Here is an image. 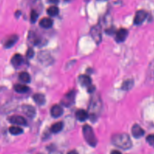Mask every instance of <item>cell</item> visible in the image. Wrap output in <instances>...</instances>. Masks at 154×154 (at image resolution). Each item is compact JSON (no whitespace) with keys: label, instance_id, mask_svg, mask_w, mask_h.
Segmentation results:
<instances>
[{"label":"cell","instance_id":"11","mask_svg":"<svg viewBox=\"0 0 154 154\" xmlns=\"http://www.w3.org/2000/svg\"><path fill=\"white\" fill-rule=\"evenodd\" d=\"M18 36L16 35H13L7 38L4 43V47L5 48H10L12 47L18 40Z\"/></svg>","mask_w":154,"mask_h":154},{"label":"cell","instance_id":"10","mask_svg":"<svg viewBox=\"0 0 154 154\" xmlns=\"http://www.w3.org/2000/svg\"><path fill=\"white\" fill-rule=\"evenodd\" d=\"M79 81L82 86L89 87L91 85V79L90 77L87 75H81L79 77Z\"/></svg>","mask_w":154,"mask_h":154},{"label":"cell","instance_id":"27","mask_svg":"<svg viewBox=\"0 0 154 154\" xmlns=\"http://www.w3.org/2000/svg\"><path fill=\"white\" fill-rule=\"evenodd\" d=\"M67 154H78V152L76 150H70V152H69L67 153Z\"/></svg>","mask_w":154,"mask_h":154},{"label":"cell","instance_id":"17","mask_svg":"<svg viewBox=\"0 0 154 154\" xmlns=\"http://www.w3.org/2000/svg\"><path fill=\"white\" fill-rule=\"evenodd\" d=\"M63 127V124L61 122H58L54 123L51 127V131L53 133H58L61 131Z\"/></svg>","mask_w":154,"mask_h":154},{"label":"cell","instance_id":"20","mask_svg":"<svg viewBox=\"0 0 154 154\" xmlns=\"http://www.w3.org/2000/svg\"><path fill=\"white\" fill-rule=\"evenodd\" d=\"M134 85V81L132 79H127L123 82L122 85V88L124 90H128L131 89Z\"/></svg>","mask_w":154,"mask_h":154},{"label":"cell","instance_id":"19","mask_svg":"<svg viewBox=\"0 0 154 154\" xmlns=\"http://www.w3.org/2000/svg\"><path fill=\"white\" fill-rule=\"evenodd\" d=\"M59 13V9L56 6H51L47 9V13L50 16H55Z\"/></svg>","mask_w":154,"mask_h":154},{"label":"cell","instance_id":"2","mask_svg":"<svg viewBox=\"0 0 154 154\" xmlns=\"http://www.w3.org/2000/svg\"><path fill=\"white\" fill-rule=\"evenodd\" d=\"M84 137L87 143L91 146H95L97 144V139L92 128L88 125H85L82 128Z\"/></svg>","mask_w":154,"mask_h":154},{"label":"cell","instance_id":"28","mask_svg":"<svg viewBox=\"0 0 154 154\" xmlns=\"http://www.w3.org/2000/svg\"><path fill=\"white\" fill-rule=\"evenodd\" d=\"M50 1L51 2H54V3H57L58 2V0H50Z\"/></svg>","mask_w":154,"mask_h":154},{"label":"cell","instance_id":"21","mask_svg":"<svg viewBox=\"0 0 154 154\" xmlns=\"http://www.w3.org/2000/svg\"><path fill=\"white\" fill-rule=\"evenodd\" d=\"M9 132L13 135H19L23 132V130L17 126H12L9 128Z\"/></svg>","mask_w":154,"mask_h":154},{"label":"cell","instance_id":"5","mask_svg":"<svg viewBox=\"0 0 154 154\" xmlns=\"http://www.w3.org/2000/svg\"><path fill=\"white\" fill-rule=\"evenodd\" d=\"M9 122L13 124L17 125H25L26 124V122L24 117L17 115H14L10 117Z\"/></svg>","mask_w":154,"mask_h":154},{"label":"cell","instance_id":"22","mask_svg":"<svg viewBox=\"0 0 154 154\" xmlns=\"http://www.w3.org/2000/svg\"><path fill=\"white\" fill-rule=\"evenodd\" d=\"M23 111L28 116H33L34 115V109L31 106L23 107Z\"/></svg>","mask_w":154,"mask_h":154},{"label":"cell","instance_id":"1","mask_svg":"<svg viewBox=\"0 0 154 154\" xmlns=\"http://www.w3.org/2000/svg\"><path fill=\"white\" fill-rule=\"evenodd\" d=\"M111 140L115 146L123 149H128L132 146L131 138L126 134H115L112 137Z\"/></svg>","mask_w":154,"mask_h":154},{"label":"cell","instance_id":"18","mask_svg":"<svg viewBox=\"0 0 154 154\" xmlns=\"http://www.w3.org/2000/svg\"><path fill=\"white\" fill-rule=\"evenodd\" d=\"M19 78L22 82L25 83H28L30 82L31 77L28 73L26 72H22L19 74Z\"/></svg>","mask_w":154,"mask_h":154},{"label":"cell","instance_id":"16","mask_svg":"<svg viewBox=\"0 0 154 154\" xmlns=\"http://www.w3.org/2000/svg\"><path fill=\"white\" fill-rule=\"evenodd\" d=\"M33 99L38 105H43L45 102V97L41 93H36L33 96Z\"/></svg>","mask_w":154,"mask_h":154},{"label":"cell","instance_id":"7","mask_svg":"<svg viewBox=\"0 0 154 154\" xmlns=\"http://www.w3.org/2000/svg\"><path fill=\"white\" fill-rule=\"evenodd\" d=\"M128 31L125 28H120L119 29L117 32L116 35V40L118 42H123L128 36Z\"/></svg>","mask_w":154,"mask_h":154},{"label":"cell","instance_id":"25","mask_svg":"<svg viewBox=\"0 0 154 154\" xmlns=\"http://www.w3.org/2000/svg\"><path fill=\"white\" fill-rule=\"evenodd\" d=\"M34 54V51L32 50V48H29L26 52V57L29 58H31L33 57Z\"/></svg>","mask_w":154,"mask_h":154},{"label":"cell","instance_id":"26","mask_svg":"<svg viewBox=\"0 0 154 154\" xmlns=\"http://www.w3.org/2000/svg\"><path fill=\"white\" fill-rule=\"evenodd\" d=\"M111 154H122V153H121V152H119V150H112V151H111Z\"/></svg>","mask_w":154,"mask_h":154},{"label":"cell","instance_id":"29","mask_svg":"<svg viewBox=\"0 0 154 154\" xmlns=\"http://www.w3.org/2000/svg\"><path fill=\"white\" fill-rule=\"evenodd\" d=\"M98 1H107V0H98Z\"/></svg>","mask_w":154,"mask_h":154},{"label":"cell","instance_id":"9","mask_svg":"<svg viewBox=\"0 0 154 154\" xmlns=\"http://www.w3.org/2000/svg\"><path fill=\"white\" fill-rule=\"evenodd\" d=\"M63 113V109L60 105H54L51 109V116L54 117H60Z\"/></svg>","mask_w":154,"mask_h":154},{"label":"cell","instance_id":"3","mask_svg":"<svg viewBox=\"0 0 154 154\" xmlns=\"http://www.w3.org/2000/svg\"><path fill=\"white\" fill-rule=\"evenodd\" d=\"M91 35L96 42V43H99L101 40V29L99 25L94 26L91 29Z\"/></svg>","mask_w":154,"mask_h":154},{"label":"cell","instance_id":"24","mask_svg":"<svg viewBox=\"0 0 154 154\" xmlns=\"http://www.w3.org/2000/svg\"><path fill=\"white\" fill-rule=\"evenodd\" d=\"M146 141L150 146L154 147V134L149 135L146 138Z\"/></svg>","mask_w":154,"mask_h":154},{"label":"cell","instance_id":"15","mask_svg":"<svg viewBox=\"0 0 154 154\" xmlns=\"http://www.w3.org/2000/svg\"><path fill=\"white\" fill-rule=\"evenodd\" d=\"M14 90L19 93H25L29 90V87L24 84H17L14 86Z\"/></svg>","mask_w":154,"mask_h":154},{"label":"cell","instance_id":"14","mask_svg":"<svg viewBox=\"0 0 154 154\" xmlns=\"http://www.w3.org/2000/svg\"><path fill=\"white\" fill-rule=\"evenodd\" d=\"M23 57L20 54H16L11 58V62L13 65L15 66H19L23 63Z\"/></svg>","mask_w":154,"mask_h":154},{"label":"cell","instance_id":"23","mask_svg":"<svg viewBox=\"0 0 154 154\" xmlns=\"http://www.w3.org/2000/svg\"><path fill=\"white\" fill-rule=\"evenodd\" d=\"M38 17V13L35 10H32L30 14V19L32 22H35Z\"/></svg>","mask_w":154,"mask_h":154},{"label":"cell","instance_id":"4","mask_svg":"<svg viewBox=\"0 0 154 154\" xmlns=\"http://www.w3.org/2000/svg\"><path fill=\"white\" fill-rule=\"evenodd\" d=\"M147 17V13L144 10H138L137 11L134 17V23L136 25H140L142 23Z\"/></svg>","mask_w":154,"mask_h":154},{"label":"cell","instance_id":"8","mask_svg":"<svg viewBox=\"0 0 154 154\" xmlns=\"http://www.w3.org/2000/svg\"><path fill=\"white\" fill-rule=\"evenodd\" d=\"M132 134L135 138H138L144 135V131L140 125H134L132 128Z\"/></svg>","mask_w":154,"mask_h":154},{"label":"cell","instance_id":"6","mask_svg":"<svg viewBox=\"0 0 154 154\" xmlns=\"http://www.w3.org/2000/svg\"><path fill=\"white\" fill-rule=\"evenodd\" d=\"M75 91H70V92H69L68 93H67L64 98L62 100V103L65 105L66 106H68L70 105V104H72V103L73 102V101L75 99Z\"/></svg>","mask_w":154,"mask_h":154},{"label":"cell","instance_id":"13","mask_svg":"<svg viewBox=\"0 0 154 154\" xmlns=\"http://www.w3.org/2000/svg\"><path fill=\"white\" fill-rule=\"evenodd\" d=\"M52 23H53V22L52 19H50L49 17L42 18L39 22V25H40V26L44 28H51L52 25Z\"/></svg>","mask_w":154,"mask_h":154},{"label":"cell","instance_id":"12","mask_svg":"<svg viewBox=\"0 0 154 154\" xmlns=\"http://www.w3.org/2000/svg\"><path fill=\"white\" fill-rule=\"evenodd\" d=\"M76 118L79 121H84L88 117V112L84 109H79L75 113Z\"/></svg>","mask_w":154,"mask_h":154}]
</instances>
